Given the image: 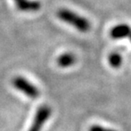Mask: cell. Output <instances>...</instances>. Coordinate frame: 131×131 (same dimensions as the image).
<instances>
[{"instance_id": "cell-1", "label": "cell", "mask_w": 131, "mask_h": 131, "mask_svg": "<svg viewBox=\"0 0 131 131\" xmlns=\"http://www.w3.org/2000/svg\"><path fill=\"white\" fill-rule=\"evenodd\" d=\"M57 17L81 32H87L90 30V22L88 19L68 9H60L57 11Z\"/></svg>"}, {"instance_id": "cell-2", "label": "cell", "mask_w": 131, "mask_h": 131, "mask_svg": "<svg viewBox=\"0 0 131 131\" xmlns=\"http://www.w3.org/2000/svg\"><path fill=\"white\" fill-rule=\"evenodd\" d=\"M12 84L16 90L32 99H37L40 95V92L36 86H34L29 81L20 76H17L13 78Z\"/></svg>"}, {"instance_id": "cell-3", "label": "cell", "mask_w": 131, "mask_h": 131, "mask_svg": "<svg viewBox=\"0 0 131 131\" xmlns=\"http://www.w3.org/2000/svg\"><path fill=\"white\" fill-rule=\"evenodd\" d=\"M51 115V108L48 106H42L38 109L33 122L28 131H41L43 124Z\"/></svg>"}, {"instance_id": "cell-4", "label": "cell", "mask_w": 131, "mask_h": 131, "mask_svg": "<svg viewBox=\"0 0 131 131\" xmlns=\"http://www.w3.org/2000/svg\"><path fill=\"white\" fill-rule=\"evenodd\" d=\"M15 6L22 12H37L41 9V3L38 0H13Z\"/></svg>"}, {"instance_id": "cell-5", "label": "cell", "mask_w": 131, "mask_h": 131, "mask_svg": "<svg viewBox=\"0 0 131 131\" xmlns=\"http://www.w3.org/2000/svg\"><path fill=\"white\" fill-rule=\"evenodd\" d=\"M131 32V27L127 24H118L111 30V37L113 39H121L129 38Z\"/></svg>"}, {"instance_id": "cell-6", "label": "cell", "mask_w": 131, "mask_h": 131, "mask_svg": "<svg viewBox=\"0 0 131 131\" xmlns=\"http://www.w3.org/2000/svg\"><path fill=\"white\" fill-rule=\"evenodd\" d=\"M76 56L72 53H65L59 56L57 59V64L61 67H69L75 64Z\"/></svg>"}, {"instance_id": "cell-7", "label": "cell", "mask_w": 131, "mask_h": 131, "mask_svg": "<svg viewBox=\"0 0 131 131\" xmlns=\"http://www.w3.org/2000/svg\"><path fill=\"white\" fill-rule=\"evenodd\" d=\"M108 62L112 67L118 68L121 67L123 62L122 56L117 52H113V53L110 54V56H108Z\"/></svg>"}, {"instance_id": "cell-8", "label": "cell", "mask_w": 131, "mask_h": 131, "mask_svg": "<svg viewBox=\"0 0 131 131\" xmlns=\"http://www.w3.org/2000/svg\"><path fill=\"white\" fill-rule=\"evenodd\" d=\"M89 131H117L112 129H107V128L99 126V125H93L90 128Z\"/></svg>"}, {"instance_id": "cell-9", "label": "cell", "mask_w": 131, "mask_h": 131, "mask_svg": "<svg viewBox=\"0 0 131 131\" xmlns=\"http://www.w3.org/2000/svg\"><path fill=\"white\" fill-rule=\"evenodd\" d=\"M129 38L130 39V41H131V32H130V34H129Z\"/></svg>"}]
</instances>
